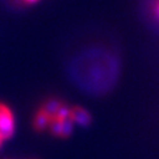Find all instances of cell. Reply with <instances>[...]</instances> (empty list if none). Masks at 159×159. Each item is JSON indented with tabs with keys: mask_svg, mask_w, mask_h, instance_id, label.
I'll list each match as a JSON object with an SVG mask.
<instances>
[{
	"mask_svg": "<svg viewBox=\"0 0 159 159\" xmlns=\"http://www.w3.org/2000/svg\"><path fill=\"white\" fill-rule=\"evenodd\" d=\"M16 121L12 110L6 104L0 102V133L5 139H10L14 134Z\"/></svg>",
	"mask_w": 159,
	"mask_h": 159,
	"instance_id": "1",
	"label": "cell"
},
{
	"mask_svg": "<svg viewBox=\"0 0 159 159\" xmlns=\"http://www.w3.org/2000/svg\"><path fill=\"white\" fill-rule=\"evenodd\" d=\"M68 118L72 123H77L80 126H89L92 121L91 113L81 106H73L68 110Z\"/></svg>",
	"mask_w": 159,
	"mask_h": 159,
	"instance_id": "2",
	"label": "cell"
},
{
	"mask_svg": "<svg viewBox=\"0 0 159 159\" xmlns=\"http://www.w3.org/2000/svg\"><path fill=\"white\" fill-rule=\"evenodd\" d=\"M51 114L48 112H46L43 107H40L38 110V112L34 116V120H33V127L35 131H44L46 127L50 126V123L52 120Z\"/></svg>",
	"mask_w": 159,
	"mask_h": 159,
	"instance_id": "3",
	"label": "cell"
},
{
	"mask_svg": "<svg viewBox=\"0 0 159 159\" xmlns=\"http://www.w3.org/2000/svg\"><path fill=\"white\" fill-rule=\"evenodd\" d=\"M64 105L65 104L63 102H60L59 99H50L41 107L44 108L46 112H48V113L51 114L52 117H54V116H57L58 112L61 110V107H63Z\"/></svg>",
	"mask_w": 159,
	"mask_h": 159,
	"instance_id": "4",
	"label": "cell"
},
{
	"mask_svg": "<svg viewBox=\"0 0 159 159\" xmlns=\"http://www.w3.org/2000/svg\"><path fill=\"white\" fill-rule=\"evenodd\" d=\"M25 5H33L35 2H38L39 0H21Z\"/></svg>",
	"mask_w": 159,
	"mask_h": 159,
	"instance_id": "5",
	"label": "cell"
},
{
	"mask_svg": "<svg viewBox=\"0 0 159 159\" xmlns=\"http://www.w3.org/2000/svg\"><path fill=\"white\" fill-rule=\"evenodd\" d=\"M154 11H156V16H157V17H158V19H159V0L157 1V5H156Z\"/></svg>",
	"mask_w": 159,
	"mask_h": 159,
	"instance_id": "6",
	"label": "cell"
},
{
	"mask_svg": "<svg viewBox=\"0 0 159 159\" xmlns=\"http://www.w3.org/2000/svg\"><path fill=\"white\" fill-rule=\"evenodd\" d=\"M4 140H5V138H4V137H2V134L0 133V148H1V145H2Z\"/></svg>",
	"mask_w": 159,
	"mask_h": 159,
	"instance_id": "7",
	"label": "cell"
}]
</instances>
